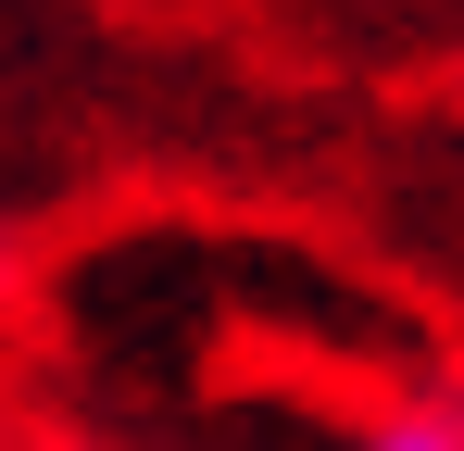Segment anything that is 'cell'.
Listing matches in <instances>:
<instances>
[{
    "label": "cell",
    "instance_id": "obj_1",
    "mask_svg": "<svg viewBox=\"0 0 464 451\" xmlns=\"http://www.w3.org/2000/svg\"><path fill=\"white\" fill-rule=\"evenodd\" d=\"M352 451H464V414L452 401H401V414H377Z\"/></svg>",
    "mask_w": 464,
    "mask_h": 451
},
{
    "label": "cell",
    "instance_id": "obj_2",
    "mask_svg": "<svg viewBox=\"0 0 464 451\" xmlns=\"http://www.w3.org/2000/svg\"><path fill=\"white\" fill-rule=\"evenodd\" d=\"M63 451H88V439H63Z\"/></svg>",
    "mask_w": 464,
    "mask_h": 451
}]
</instances>
